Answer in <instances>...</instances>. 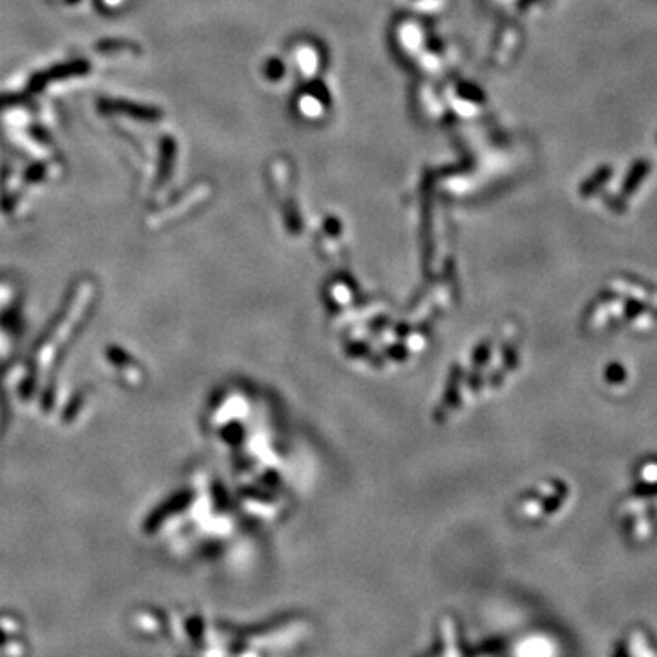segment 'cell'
Here are the masks:
<instances>
[{
	"label": "cell",
	"mask_w": 657,
	"mask_h": 657,
	"mask_svg": "<svg viewBox=\"0 0 657 657\" xmlns=\"http://www.w3.org/2000/svg\"><path fill=\"white\" fill-rule=\"evenodd\" d=\"M90 70H91V64L84 59L60 62V64L51 66V68H48V70L35 73V75L30 79V82H28V88H26V90H28L30 96H35V93H40L42 90H46L48 84L55 82V80L73 79V77H84L90 73Z\"/></svg>",
	"instance_id": "1"
},
{
	"label": "cell",
	"mask_w": 657,
	"mask_h": 657,
	"mask_svg": "<svg viewBox=\"0 0 657 657\" xmlns=\"http://www.w3.org/2000/svg\"><path fill=\"white\" fill-rule=\"evenodd\" d=\"M97 106L106 116L119 114V116L145 120V123H157V120L163 119V111L156 108V106L139 105V102H132V100L126 99H100Z\"/></svg>",
	"instance_id": "2"
},
{
	"label": "cell",
	"mask_w": 657,
	"mask_h": 657,
	"mask_svg": "<svg viewBox=\"0 0 657 657\" xmlns=\"http://www.w3.org/2000/svg\"><path fill=\"white\" fill-rule=\"evenodd\" d=\"M176 159V143L172 137H163L159 143V166H157V185L165 183L170 176L172 165Z\"/></svg>",
	"instance_id": "3"
},
{
	"label": "cell",
	"mask_w": 657,
	"mask_h": 657,
	"mask_svg": "<svg viewBox=\"0 0 657 657\" xmlns=\"http://www.w3.org/2000/svg\"><path fill=\"white\" fill-rule=\"evenodd\" d=\"M96 50L105 51V53H114V51L136 50V46H134V42H128V40H100V42H97Z\"/></svg>",
	"instance_id": "4"
},
{
	"label": "cell",
	"mask_w": 657,
	"mask_h": 657,
	"mask_svg": "<svg viewBox=\"0 0 657 657\" xmlns=\"http://www.w3.org/2000/svg\"><path fill=\"white\" fill-rule=\"evenodd\" d=\"M28 91L26 93H0V111L6 108H13V106H20L28 102Z\"/></svg>",
	"instance_id": "5"
},
{
	"label": "cell",
	"mask_w": 657,
	"mask_h": 657,
	"mask_svg": "<svg viewBox=\"0 0 657 657\" xmlns=\"http://www.w3.org/2000/svg\"><path fill=\"white\" fill-rule=\"evenodd\" d=\"M632 495L639 498L657 497V482H641L632 487Z\"/></svg>",
	"instance_id": "6"
},
{
	"label": "cell",
	"mask_w": 657,
	"mask_h": 657,
	"mask_svg": "<svg viewBox=\"0 0 657 657\" xmlns=\"http://www.w3.org/2000/svg\"><path fill=\"white\" fill-rule=\"evenodd\" d=\"M606 380L610 384H622L627 380V369L621 363H610L606 369Z\"/></svg>",
	"instance_id": "7"
},
{
	"label": "cell",
	"mask_w": 657,
	"mask_h": 657,
	"mask_svg": "<svg viewBox=\"0 0 657 657\" xmlns=\"http://www.w3.org/2000/svg\"><path fill=\"white\" fill-rule=\"evenodd\" d=\"M46 176V165L42 163H35V165H31L28 170L24 172V181L26 183H37V181L44 179Z\"/></svg>",
	"instance_id": "8"
},
{
	"label": "cell",
	"mask_w": 657,
	"mask_h": 657,
	"mask_svg": "<svg viewBox=\"0 0 657 657\" xmlns=\"http://www.w3.org/2000/svg\"><path fill=\"white\" fill-rule=\"evenodd\" d=\"M642 309H645V307H642L641 301H638V300H628L627 307H624V314H627L628 318H636V316H638V314H641Z\"/></svg>",
	"instance_id": "9"
},
{
	"label": "cell",
	"mask_w": 657,
	"mask_h": 657,
	"mask_svg": "<svg viewBox=\"0 0 657 657\" xmlns=\"http://www.w3.org/2000/svg\"><path fill=\"white\" fill-rule=\"evenodd\" d=\"M31 136L37 137V139H39L40 143H50V137H48V134H46V130H42V128H39V126H33V128H31Z\"/></svg>",
	"instance_id": "10"
},
{
	"label": "cell",
	"mask_w": 657,
	"mask_h": 657,
	"mask_svg": "<svg viewBox=\"0 0 657 657\" xmlns=\"http://www.w3.org/2000/svg\"><path fill=\"white\" fill-rule=\"evenodd\" d=\"M66 2H68V4H77L79 0H66Z\"/></svg>",
	"instance_id": "11"
}]
</instances>
